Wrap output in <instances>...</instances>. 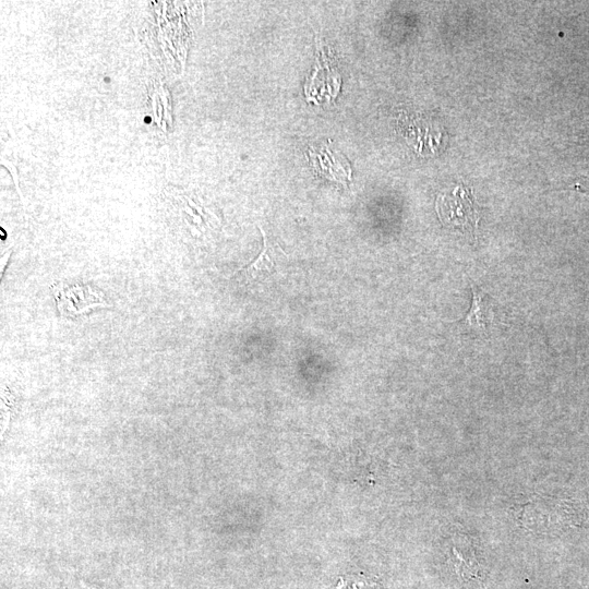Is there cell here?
Masks as SVG:
<instances>
[{"label":"cell","mask_w":589,"mask_h":589,"mask_svg":"<svg viewBox=\"0 0 589 589\" xmlns=\"http://www.w3.org/2000/svg\"><path fill=\"white\" fill-rule=\"evenodd\" d=\"M435 211L443 226L447 228L468 236H473L478 229L479 212L471 190L464 184L441 192L435 201Z\"/></svg>","instance_id":"6da1fadb"},{"label":"cell","mask_w":589,"mask_h":589,"mask_svg":"<svg viewBox=\"0 0 589 589\" xmlns=\"http://www.w3.org/2000/svg\"><path fill=\"white\" fill-rule=\"evenodd\" d=\"M312 169L321 177L347 187L351 180V167L346 157L328 143L309 149Z\"/></svg>","instance_id":"7a4b0ae2"},{"label":"cell","mask_w":589,"mask_h":589,"mask_svg":"<svg viewBox=\"0 0 589 589\" xmlns=\"http://www.w3.org/2000/svg\"><path fill=\"white\" fill-rule=\"evenodd\" d=\"M472 302L464 324L476 332H485L494 318L492 304L488 296L471 283Z\"/></svg>","instance_id":"3957f363"},{"label":"cell","mask_w":589,"mask_h":589,"mask_svg":"<svg viewBox=\"0 0 589 589\" xmlns=\"http://www.w3.org/2000/svg\"><path fill=\"white\" fill-rule=\"evenodd\" d=\"M259 228L263 236L264 247L256 260L243 269V276L247 278L248 281L262 280L271 273H273L276 268L275 261L273 259V255L271 254L272 247L269 244L267 235L262 229V227Z\"/></svg>","instance_id":"277c9868"},{"label":"cell","mask_w":589,"mask_h":589,"mask_svg":"<svg viewBox=\"0 0 589 589\" xmlns=\"http://www.w3.org/2000/svg\"><path fill=\"white\" fill-rule=\"evenodd\" d=\"M337 589H383L380 582L374 578H369L363 575H351L349 577H341L336 587Z\"/></svg>","instance_id":"5b68a950"},{"label":"cell","mask_w":589,"mask_h":589,"mask_svg":"<svg viewBox=\"0 0 589 589\" xmlns=\"http://www.w3.org/2000/svg\"><path fill=\"white\" fill-rule=\"evenodd\" d=\"M81 584H82V587H83L84 589H96L95 587L89 586V585H87V584L84 582V581H81Z\"/></svg>","instance_id":"8992f818"}]
</instances>
